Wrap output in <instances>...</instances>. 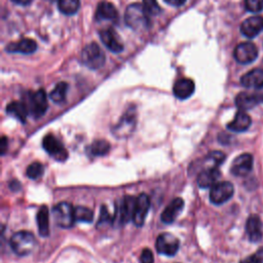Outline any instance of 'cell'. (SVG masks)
I'll list each match as a JSON object with an SVG mask.
<instances>
[{
  "instance_id": "obj_1",
  "label": "cell",
  "mask_w": 263,
  "mask_h": 263,
  "mask_svg": "<svg viewBox=\"0 0 263 263\" xmlns=\"http://www.w3.org/2000/svg\"><path fill=\"white\" fill-rule=\"evenodd\" d=\"M37 243L35 236L26 230L13 233L10 237L9 245L11 250L18 256H26L33 252Z\"/></svg>"
},
{
  "instance_id": "obj_2",
  "label": "cell",
  "mask_w": 263,
  "mask_h": 263,
  "mask_svg": "<svg viewBox=\"0 0 263 263\" xmlns=\"http://www.w3.org/2000/svg\"><path fill=\"white\" fill-rule=\"evenodd\" d=\"M149 16L147 15L144 7L140 3L129 4L124 13L125 24L134 30H143L147 29L150 25Z\"/></svg>"
},
{
  "instance_id": "obj_3",
  "label": "cell",
  "mask_w": 263,
  "mask_h": 263,
  "mask_svg": "<svg viewBox=\"0 0 263 263\" xmlns=\"http://www.w3.org/2000/svg\"><path fill=\"white\" fill-rule=\"evenodd\" d=\"M81 62L90 69H99L104 66L106 57L101 47L97 43L91 42L82 49Z\"/></svg>"
},
{
  "instance_id": "obj_4",
  "label": "cell",
  "mask_w": 263,
  "mask_h": 263,
  "mask_svg": "<svg viewBox=\"0 0 263 263\" xmlns=\"http://www.w3.org/2000/svg\"><path fill=\"white\" fill-rule=\"evenodd\" d=\"M52 216L55 224L62 228L72 227L75 221L74 208L66 201H62L53 206Z\"/></svg>"
},
{
  "instance_id": "obj_5",
  "label": "cell",
  "mask_w": 263,
  "mask_h": 263,
  "mask_svg": "<svg viewBox=\"0 0 263 263\" xmlns=\"http://www.w3.org/2000/svg\"><path fill=\"white\" fill-rule=\"evenodd\" d=\"M29 112L35 117L39 118L46 112L48 108L47 96L44 89H38L28 95V101L26 103Z\"/></svg>"
},
{
  "instance_id": "obj_6",
  "label": "cell",
  "mask_w": 263,
  "mask_h": 263,
  "mask_svg": "<svg viewBox=\"0 0 263 263\" xmlns=\"http://www.w3.org/2000/svg\"><path fill=\"white\" fill-rule=\"evenodd\" d=\"M233 192V185L230 182H218L211 187L210 200L214 204H222L232 197Z\"/></svg>"
},
{
  "instance_id": "obj_7",
  "label": "cell",
  "mask_w": 263,
  "mask_h": 263,
  "mask_svg": "<svg viewBox=\"0 0 263 263\" xmlns=\"http://www.w3.org/2000/svg\"><path fill=\"white\" fill-rule=\"evenodd\" d=\"M155 248L159 254L174 256L180 248V242L174 234L165 232L158 235L155 241Z\"/></svg>"
},
{
  "instance_id": "obj_8",
  "label": "cell",
  "mask_w": 263,
  "mask_h": 263,
  "mask_svg": "<svg viewBox=\"0 0 263 263\" xmlns=\"http://www.w3.org/2000/svg\"><path fill=\"white\" fill-rule=\"evenodd\" d=\"M43 149L55 160L64 161L68 157V152L63 144L52 135H46L42 140Z\"/></svg>"
},
{
  "instance_id": "obj_9",
  "label": "cell",
  "mask_w": 263,
  "mask_h": 263,
  "mask_svg": "<svg viewBox=\"0 0 263 263\" xmlns=\"http://www.w3.org/2000/svg\"><path fill=\"white\" fill-rule=\"evenodd\" d=\"M136 125V115L133 110H128L114 126L112 133L117 138H125L133 134Z\"/></svg>"
},
{
  "instance_id": "obj_10",
  "label": "cell",
  "mask_w": 263,
  "mask_h": 263,
  "mask_svg": "<svg viewBox=\"0 0 263 263\" xmlns=\"http://www.w3.org/2000/svg\"><path fill=\"white\" fill-rule=\"evenodd\" d=\"M234 59L240 64H250L256 60L258 55L257 46L252 42L239 43L233 52Z\"/></svg>"
},
{
  "instance_id": "obj_11",
  "label": "cell",
  "mask_w": 263,
  "mask_h": 263,
  "mask_svg": "<svg viewBox=\"0 0 263 263\" xmlns=\"http://www.w3.org/2000/svg\"><path fill=\"white\" fill-rule=\"evenodd\" d=\"M100 38L103 44L112 52H120L123 50V44L112 28H106L100 31Z\"/></svg>"
},
{
  "instance_id": "obj_12",
  "label": "cell",
  "mask_w": 263,
  "mask_h": 263,
  "mask_svg": "<svg viewBox=\"0 0 263 263\" xmlns=\"http://www.w3.org/2000/svg\"><path fill=\"white\" fill-rule=\"evenodd\" d=\"M150 208V199L147 194L141 193L136 199L135 212L133 217V222L136 226H142L145 222L146 216L149 212Z\"/></svg>"
},
{
  "instance_id": "obj_13",
  "label": "cell",
  "mask_w": 263,
  "mask_h": 263,
  "mask_svg": "<svg viewBox=\"0 0 263 263\" xmlns=\"http://www.w3.org/2000/svg\"><path fill=\"white\" fill-rule=\"evenodd\" d=\"M136 199H137V197L126 195L120 201V204L117 209L115 217H117L119 219V222L121 224L127 223L128 221L133 220L135 205H136Z\"/></svg>"
},
{
  "instance_id": "obj_14",
  "label": "cell",
  "mask_w": 263,
  "mask_h": 263,
  "mask_svg": "<svg viewBox=\"0 0 263 263\" xmlns=\"http://www.w3.org/2000/svg\"><path fill=\"white\" fill-rule=\"evenodd\" d=\"M252 167H253V156L249 153H245L237 156L232 161L230 171L234 176L245 177L252 171Z\"/></svg>"
},
{
  "instance_id": "obj_15",
  "label": "cell",
  "mask_w": 263,
  "mask_h": 263,
  "mask_svg": "<svg viewBox=\"0 0 263 263\" xmlns=\"http://www.w3.org/2000/svg\"><path fill=\"white\" fill-rule=\"evenodd\" d=\"M184 208V200L181 197L174 198L161 213L160 219L165 224L173 223Z\"/></svg>"
},
{
  "instance_id": "obj_16",
  "label": "cell",
  "mask_w": 263,
  "mask_h": 263,
  "mask_svg": "<svg viewBox=\"0 0 263 263\" xmlns=\"http://www.w3.org/2000/svg\"><path fill=\"white\" fill-rule=\"evenodd\" d=\"M263 30V17L260 15L251 16L245 20L240 25L241 33L249 38L257 36Z\"/></svg>"
},
{
  "instance_id": "obj_17",
  "label": "cell",
  "mask_w": 263,
  "mask_h": 263,
  "mask_svg": "<svg viewBox=\"0 0 263 263\" xmlns=\"http://www.w3.org/2000/svg\"><path fill=\"white\" fill-rule=\"evenodd\" d=\"M246 231L249 239L253 242H257L262 238L263 225L261 219L257 215H251L246 223Z\"/></svg>"
},
{
  "instance_id": "obj_18",
  "label": "cell",
  "mask_w": 263,
  "mask_h": 263,
  "mask_svg": "<svg viewBox=\"0 0 263 263\" xmlns=\"http://www.w3.org/2000/svg\"><path fill=\"white\" fill-rule=\"evenodd\" d=\"M220 176L221 173L218 167H208L198 174L196 182L200 188L213 187L216 183H218L217 181Z\"/></svg>"
},
{
  "instance_id": "obj_19",
  "label": "cell",
  "mask_w": 263,
  "mask_h": 263,
  "mask_svg": "<svg viewBox=\"0 0 263 263\" xmlns=\"http://www.w3.org/2000/svg\"><path fill=\"white\" fill-rule=\"evenodd\" d=\"M194 82L189 78H181L177 80L173 87L174 95L180 100H185L191 97L194 92Z\"/></svg>"
},
{
  "instance_id": "obj_20",
  "label": "cell",
  "mask_w": 263,
  "mask_h": 263,
  "mask_svg": "<svg viewBox=\"0 0 263 263\" xmlns=\"http://www.w3.org/2000/svg\"><path fill=\"white\" fill-rule=\"evenodd\" d=\"M96 18L98 21L116 22L118 20V11L112 3L102 1L98 4L96 10Z\"/></svg>"
},
{
  "instance_id": "obj_21",
  "label": "cell",
  "mask_w": 263,
  "mask_h": 263,
  "mask_svg": "<svg viewBox=\"0 0 263 263\" xmlns=\"http://www.w3.org/2000/svg\"><path fill=\"white\" fill-rule=\"evenodd\" d=\"M37 48V43L30 38H25L20 40L18 42L10 43L6 46V50L9 52H18V53H25L30 54L33 53Z\"/></svg>"
},
{
  "instance_id": "obj_22",
  "label": "cell",
  "mask_w": 263,
  "mask_h": 263,
  "mask_svg": "<svg viewBox=\"0 0 263 263\" xmlns=\"http://www.w3.org/2000/svg\"><path fill=\"white\" fill-rule=\"evenodd\" d=\"M250 124H251V117L249 116V114L246 113V111L239 110L235 114L233 120L227 124V127L232 132L241 133L247 130Z\"/></svg>"
},
{
  "instance_id": "obj_23",
  "label": "cell",
  "mask_w": 263,
  "mask_h": 263,
  "mask_svg": "<svg viewBox=\"0 0 263 263\" xmlns=\"http://www.w3.org/2000/svg\"><path fill=\"white\" fill-rule=\"evenodd\" d=\"M240 83L245 87H258L263 84V69H253L247 72L241 78Z\"/></svg>"
},
{
  "instance_id": "obj_24",
  "label": "cell",
  "mask_w": 263,
  "mask_h": 263,
  "mask_svg": "<svg viewBox=\"0 0 263 263\" xmlns=\"http://www.w3.org/2000/svg\"><path fill=\"white\" fill-rule=\"evenodd\" d=\"M37 226L39 234L43 237L48 236L49 234V216H48V209L46 205H42L37 213L36 216Z\"/></svg>"
},
{
  "instance_id": "obj_25",
  "label": "cell",
  "mask_w": 263,
  "mask_h": 263,
  "mask_svg": "<svg viewBox=\"0 0 263 263\" xmlns=\"http://www.w3.org/2000/svg\"><path fill=\"white\" fill-rule=\"evenodd\" d=\"M6 112L7 114L15 117L18 119L21 122H26L27 115L29 113V109L24 102H11L10 104L7 105L6 107Z\"/></svg>"
},
{
  "instance_id": "obj_26",
  "label": "cell",
  "mask_w": 263,
  "mask_h": 263,
  "mask_svg": "<svg viewBox=\"0 0 263 263\" xmlns=\"http://www.w3.org/2000/svg\"><path fill=\"white\" fill-rule=\"evenodd\" d=\"M259 102L256 99L254 92L253 93H250V92H239L236 96V98H235V105L241 111H246V110L252 109Z\"/></svg>"
},
{
  "instance_id": "obj_27",
  "label": "cell",
  "mask_w": 263,
  "mask_h": 263,
  "mask_svg": "<svg viewBox=\"0 0 263 263\" xmlns=\"http://www.w3.org/2000/svg\"><path fill=\"white\" fill-rule=\"evenodd\" d=\"M58 6L62 13L71 15L79 9L80 0H58Z\"/></svg>"
},
{
  "instance_id": "obj_28",
  "label": "cell",
  "mask_w": 263,
  "mask_h": 263,
  "mask_svg": "<svg viewBox=\"0 0 263 263\" xmlns=\"http://www.w3.org/2000/svg\"><path fill=\"white\" fill-rule=\"evenodd\" d=\"M68 89V84L66 82H60L55 85V87L50 91L49 98L54 103H62L66 99Z\"/></svg>"
},
{
  "instance_id": "obj_29",
  "label": "cell",
  "mask_w": 263,
  "mask_h": 263,
  "mask_svg": "<svg viewBox=\"0 0 263 263\" xmlns=\"http://www.w3.org/2000/svg\"><path fill=\"white\" fill-rule=\"evenodd\" d=\"M74 216H75L76 221L89 223V222L92 221L93 212L90 209L86 208V206L77 205V206L74 208Z\"/></svg>"
},
{
  "instance_id": "obj_30",
  "label": "cell",
  "mask_w": 263,
  "mask_h": 263,
  "mask_svg": "<svg viewBox=\"0 0 263 263\" xmlns=\"http://www.w3.org/2000/svg\"><path fill=\"white\" fill-rule=\"evenodd\" d=\"M90 153L96 156H102L109 152L110 144L105 140H97L91 143L89 147Z\"/></svg>"
},
{
  "instance_id": "obj_31",
  "label": "cell",
  "mask_w": 263,
  "mask_h": 263,
  "mask_svg": "<svg viewBox=\"0 0 263 263\" xmlns=\"http://www.w3.org/2000/svg\"><path fill=\"white\" fill-rule=\"evenodd\" d=\"M44 173V166L40 162H33L31 163L26 171V175L28 178L36 180L40 178Z\"/></svg>"
},
{
  "instance_id": "obj_32",
  "label": "cell",
  "mask_w": 263,
  "mask_h": 263,
  "mask_svg": "<svg viewBox=\"0 0 263 263\" xmlns=\"http://www.w3.org/2000/svg\"><path fill=\"white\" fill-rule=\"evenodd\" d=\"M142 5L149 17L157 15L161 11L160 6L158 5L156 0H143Z\"/></svg>"
},
{
  "instance_id": "obj_33",
  "label": "cell",
  "mask_w": 263,
  "mask_h": 263,
  "mask_svg": "<svg viewBox=\"0 0 263 263\" xmlns=\"http://www.w3.org/2000/svg\"><path fill=\"white\" fill-rule=\"evenodd\" d=\"M224 159H225V155L221 151H213L206 157L208 162L212 163V166L214 167H217L218 165H220L224 161Z\"/></svg>"
},
{
  "instance_id": "obj_34",
  "label": "cell",
  "mask_w": 263,
  "mask_h": 263,
  "mask_svg": "<svg viewBox=\"0 0 263 263\" xmlns=\"http://www.w3.org/2000/svg\"><path fill=\"white\" fill-rule=\"evenodd\" d=\"M245 6L251 12H259L263 10V0H245Z\"/></svg>"
},
{
  "instance_id": "obj_35",
  "label": "cell",
  "mask_w": 263,
  "mask_h": 263,
  "mask_svg": "<svg viewBox=\"0 0 263 263\" xmlns=\"http://www.w3.org/2000/svg\"><path fill=\"white\" fill-rule=\"evenodd\" d=\"M113 220H114V219L111 217V215L109 214V212L107 211V209H106L105 206H102L101 213H100V219H99V221H98V226L110 224Z\"/></svg>"
},
{
  "instance_id": "obj_36",
  "label": "cell",
  "mask_w": 263,
  "mask_h": 263,
  "mask_svg": "<svg viewBox=\"0 0 263 263\" xmlns=\"http://www.w3.org/2000/svg\"><path fill=\"white\" fill-rule=\"evenodd\" d=\"M240 263H263V250H260L258 253L247 257Z\"/></svg>"
},
{
  "instance_id": "obj_37",
  "label": "cell",
  "mask_w": 263,
  "mask_h": 263,
  "mask_svg": "<svg viewBox=\"0 0 263 263\" xmlns=\"http://www.w3.org/2000/svg\"><path fill=\"white\" fill-rule=\"evenodd\" d=\"M141 263H153L154 262V256L151 250L144 249L140 256Z\"/></svg>"
},
{
  "instance_id": "obj_38",
  "label": "cell",
  "mask_w": 263,
  "mask_h": 263,
  "mask_svg": "<svg viewBox=\"0 0 263 263\" xmlns=\"http://www.w3.org/2000/svg\"><path fill=\"white\" fill-rule=\"evenodd\" d=\"M254 95L256 97V99L258 100L259 103H263V84H261L260 86L256 87Z\"/></svg>"
},
{
  "instance_id": "obj_39",
  "label": "cell",
  "mask_w": 263,
  "mask_h": 263,
  "mask_svg": "<svg viewBox=\"0 0 263 263\" xmlns=\"http://www.w3.org/2000/svg\"><path fill=\"white\" fill-rule=\"evenodd\" d=\"M168 5H172V6H176V7H178V6H181V5H183L185 2H186V0H164Z\"/></svg>"
},
{
  "instance_id": "obj_40",
  "label": "cell",
  "mask_w": 263,
  "mask_h": 263,
  "mask_svg": "<svg viewBox=\"0 0 263 263\" xmlns=\"http://www.w3.org/2000/svg\"><path fill=\"white\" fill-rule=\"evenodd\" d=\"M33 0H11V2H13L14 4H17V5H22V6H25V5H29Z\"/></svg>"
},
{
  "instance_id": "obj_41",
  "label": "cell",
  "mask_w": 263,
  "mask_h": 263,
  "mask_svg": "<svg viewBox=\"0 0 263 263\" xmlns=\"http://www.w3.org/2000/svg\"><path fill=\"white\" fill-rule=\"evenodd\" d=\"M1 146H2V148H1V152H2V154H3V153L5 152V146H6V138H5V137H2Z\"/></svg>"
}]
</instances>
